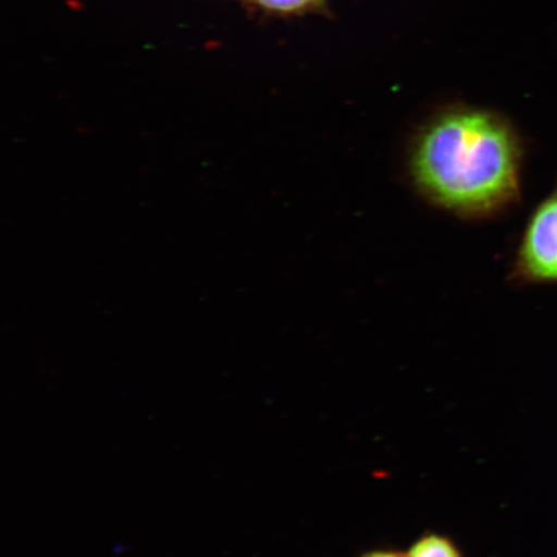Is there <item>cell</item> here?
<instances>
[{
    "instance_id": "obj_2",
    "label": "cell",
    "mask_w": 557,
    "mask_h": 557,
    "mask_svg": "<svg viewBox=\"0 0 557 557\" xmlns=\"http://www.w3.org/2000/svg\"><path fill=\"white\" fill-rule=\"evenodd\" d=\"M520 282H557V189L542 201L529 220L515 263Z\"/></svg>"
},
{
    "instance_id": "obj_5",
    "label": "cell",
    "mask_w": 557,
    "mask_h": 557,
    "mask_svg": "<svg viewBox=\"0 0 557 557\" xmlns=\"http://www.w3.org/2000/svg\"><path fill=\"white\" fill-rule=\"evenodd\" d=\"M361 557H406V556H400L398 554L389 553V552H373V553H368Z\"/></svg>"
},
{
    "instance_id": "obj_1",
    "label": "cell",
    "mask_w": 557,
    "mask_h": 557,
    "mask_svg": "<svg viewBox=\"0 0 557 557\" xmlns=\"http://www.w3.org/2000/svg\"><path fill=\"white\" fill-rule=\"evenodd\" d=\"M521 158L519 136L504 116L455 107L418 132L409 169L418 190L437 207L485 218L517 203Z\"/></svg>"
},
{
    "instance_id": "obj_4",
    "label": "cell",
    "mask_w": 557,
    "mask_h": 557,
    "mask_svg": "<svg viewBox=\"0 0 557 557\" xmlns=\"http://www.w3.org/2000/svg\"><path fill=\"white\" fill-rule=\"evenodd\" d=\"M406 557H462L451 541L431 534L417 541Z\"/></svg>"
},
{
    "instance_id": "obj_3",
    "label": "cell",
    "mask_w": 557,
    "mask_h": 557,
    "mask_svg": "<svg viewBox=\"0 0 557 557\" xmlns=\"http://www.w3.org/2000/svg\"><path fill=\"white\" fill-rule=\"evenodd\" d=\"M253 9L276 16H302L323 12L326 0H240Z\"/></svg>"
}]
</instances>
